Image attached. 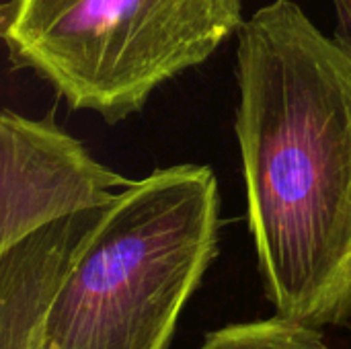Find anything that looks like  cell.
I'll use <instances>...</instances> for the list:
<instances>
[{"label":"cell","mask_w":351,"mask_h":349,"mask_svg":"<svg viewBox=\"0 0 351 349\" xmlns=\"http://www.w3.org/2000/svg\"><path fill=\"white\" fill-rule=\"evenodd\" d=\"M197 349H333L321 329L276 315L265 321L237 323L208 333Z\"/></svg>","instance_id":"6"},{"label":"cell","mask_w":351,"mask_h":349,"mask_svg":"<svg viewBox=\"0 0 351 349\" xmlns=\"http://www.w3.org/2000/svg\"><path fill=\"white\" fill-rule=\"evenodd\" d=\"M93 212L58 218L0 249V349L43 348L47 315Z\"/></svg>","instance_id":"5"},{"label":"cell","mask_w":351,"mask_h":349,"mask_svg":"<svg viewBox=\"0 0 351 349\" xmlns=\"http://www.w3.org/2000/svg\"><path fill=\"white\" fill-rule=\"evenodd\" d=\"M234 136L276 315L351 329V51L294 0L237 33Z\"/></svg>","instance_id":"1"},{"label":"cell","mask_w":351,"mask_h":349,"mask_svg":"<svg viewBox=\"0 0 351 349\" xmlns=\"http://www.w3.org/2000/svg\"><path fill=\"white\" fill-rule=\"evenodd\" d=\"M220 183L208 165L158 167L95 208L41 349H169L218 255Z\"/></svg>","instance_id":"2"},{"label":"cell","mask_w":351,"mask_h":349,"mask_svg":"<svg viewBox=\"0 0 351 349\" xmlns=\"http://www.w3.org/2000/svg\"><path fill=\"white\" fill-rule=\"evenodd\" d=\"M243 23V0H4L0 8L10 66L109 125L204 66Z\"/></svg>","instance_id":"3"},{"label":"cell","mask_w":351,"mask_h":349,"mask_svg":"<svg viewBox=\"0 0 351 349\" xmlns=\"http://www.w3.org/2000/svg\"><path fill=\"white\" fill-rule=\"evenodd\" d=\"M335 14L333 35L351 51V0H329Z\"/></svg>","instance_id":"7"},{"label":"cell","mask_w":351,"mask_h":349,"mask_svg":"<svg viewBox=\"0 0 351 349\" xmlns=\"http://www.w3.org/2000/svg\"><path fill=\"white\" fill-rule=\"evenodd\" d=\"M134 179L99 163L49 115H0V249L80 210L111 202Z\"/></svg>","instance_id":"4"}]
</instances>
